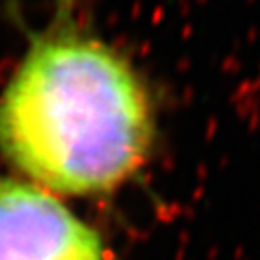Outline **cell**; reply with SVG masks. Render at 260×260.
Here are the masks:
<instances>
[{
  "label": "cell",
  "mask_w": 260,
  "mask_h": 260,
  "mask_svg": "<svg viewBox=\"0 0 260 260\" xmlns=\"http://www.w3.org/2000/svg\"><path fill=\"white\" fill-rule=\"evenodd\" d=\"M154 128L128 58L58 16L29 37L0 92V152L60 193L118 188L145 162Z\"/></svg>",
  "instance_id": "obj_1"
},
{
  "label": "cell",
  "mask_w": 260,
  "mask_h": 260,
  "mask_svg": "<svg viewBox=\"0 0 260 260\" xmlns=\"http://www.w3.org/2000/svg\"><path fill=\"white\" fill-rule=\"evenodd\" d=\"M0 260H107L102 240L37 186L0 177Z\"/></svg>",
  "instance_id": "obj_2"
}]
</instances>
